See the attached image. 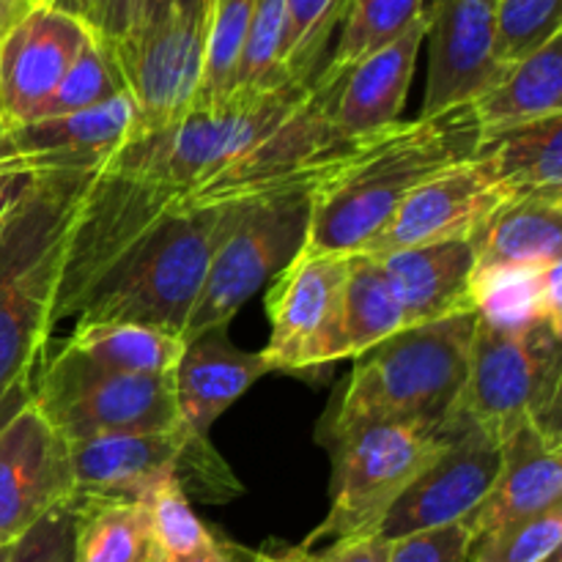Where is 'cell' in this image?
<instances>
[{
    "instance_id": "6da1fadb",
    "label": "cell",
    "mask_w": 562,
    "mask_h": 562,
    "mask_svg": "<svg viewBox=\"0 0 562 562\" xmlns=\"http://www.w3.org/2000/svg\"><path fill=\"white\" fill-rule=\"evenodd\" d=\"M477 148L481 132L470 104L387 126L313 187L302 252H360L417 187Z\"/></svg>"
},
{
    "instance_id": "7a4b0ae2",
    "label": "cell",
    "mask_w": 562,
    "mask_h": 562,
    "mask_svg": "<svg viewBox=\"0 0 562 562\" xmlns=\"http://www.w3.org/2000/svg\"><path fill=\"white\" fill-rule=\"evenodd\" d=\"M97 173L36 176L0 225V406L31 393L47 355L69 231Z\"/></svg>"
},
{
    "instance_id": "3957f363",
    "label": "cell",
    "mask_w": 562,
    "mask_h": 562,
    "mask_svg": "<svg viewBox=\"0 0 562 562\" xmlns=\"http://www.w3.org/2000/svg\"><path fill=\"white\" fill-rule=\"evenodd\" d=\"M475 311L395 333L355 357L327 437L333 442L368 426L409 423L442 428L459 406L470 373Z\"/></svg>"
},
{
    "instance_id": "277c9868",
    "label": "cell",
    "mask_w": 562,
    "mask_h": 562,
    "mask_svg": "<svg viewBox=\"0 0 562 562\" xmlns=\"http://www.w3.org/2000/svg\"><path fill=\"white\" fill-rule=\"evenodd\" d=\"M245 203L176 209L168 214L93 291L77 324H146L181 338L209 261Z\"/></svg>"
},
{
    "instance_id": "5b68a950",
    "label": "cell",
    "mask_w": 562,
    "mask_h": 562,
    "mask_svg": "<svg viewBox=\"0 0 562 562\" xmlns=\"http://www.w3.org/2000/svg\"><path fill=\"white\" fill-rule=\"evenodd\" d=\"M346 71L324 64L322 75L300 104L241 157L181 198V209L245 203L313 190L349 162L371 137L349 140L335 126V102ZM379 135V132H376Z\"/></svg>"
},
{
    "instance_id": "8992f818",
    "label": "cell",
    "mask_w": 562,
    "mask_h": 562,
    "mask_svg": "<svg viewBox=\"0 0 562 562\" xmlns=\"http://www.w3.org/2000/svg\"><path fill=\"white\" fill-rule=\"evenodd\" d=\"M311 86L289 82L272 91H234L214 108H192L168 130L130 137L102 168L157 181L184 198L272 132Z\"/></svg>"
},
{
    "instance_id": "52a82bcc",
    "label": "cell",
    "mask_w": 562,
    "mask_h": 562,
    "mask_svg": "<svg viewBox=\"0 0 562 562\" xmlns=\"http://www.w3.org/2000/svg\"><path fill=\"white\" fill-rule=\"evenodd\" d=\"M562 333L538 322L508 333L477 318L470 373L453 415H464L503 442L521 423L560 439Z\"/></svg>"
},
{
    "instance_id": "ba28073f",
    "label": "cell",
    "mask_w": 562,
    "mask_h": 562,
    "mask_svg": "<svg viewBox=\"0 0 562 562\" xmlns=\"http://www.w3.org/2000/svg\"><path fill=\"white\" fill-rule=\"evenodd\" d=\"M31 404L66 442L187 428L176 406L173 373L135 376L110 371L66 344L33 376Z\"/></svg>"
},
{
    "instance_id": "9c48e42d",
    "label": "cell",
    "mask_w": 562,
    "mask_h": 562,
    "mask_svg": "<svg viewBox=\"0 0 562 562\" xmlns=\"http://www.w3.org/2000/svg\"><path fill=\"white\" fill-rule=\"evenodd\" d=\"M176 209H181L179 192L99 168L71 223L53 322L80 316L93 291Z\"/></svg>"
},
{
    "instance_id": "30bf717a",
    "label": "cell",
    "mask_w": 562,
    "mask_h": 562,
    "mask_svg": "<svg viewBox=\"0 0 562 562\" xmlns=\"http://www.w3.org/2000/svg\"><path fill=\"white\" fill-rule=\"evenodd\" d=\"M448 434L450 426L387 423L360 428L333 442V505L327 519L300 547L311 552L316 543L376 532L395 499L437 459Z\"/></svg>"
},
{
    "instance_id": "8fae6325",
    "label": "cell",
    "mask_w": 562,
    "mask_h": 562,
    "mask_svg": "<svg viewBox=\"0 0 562 562\" xmlns=\"http://www.w3.org/2000/svg\"><path fill=\"white\" fill-rule=\"evenodd\" d=\"M311 195L313 190H294L245 203L209 261L201 294L181 333L184 344L225 327L263 283L300 256L311 225Z\"/></svg>"
},
{
    "instance_id": "7c38bea8",
    "label": "cell",
    "mask_w": 562,
    "mask_h": 562,
    "mask_svg": "<svg viewBox=\"0 0 562 562\" xmlns=\"http://www.w3.org/2000/svg\"><path fill=\"white\" fill-rule=\"evenodd\" d=\"M351 252H300L267 294L269 371H313L344 360V296Z\"/></svg>"
},
{
    "instance_id": "4fadbf2b",
    "label": "cell",
    "mask_w": 562,
    "mask_h": 562,
    "mask_svg": "<svg viewBox=\"0 0 562 562\" xmlns=\"http://www.w3.org/2000/svg\"><path fill=\"white\" fill-rule=\"evenodd\" d=\"M450 434L437 459L412 481L379 525L384 541L464 525L486 499L499 470V439L464 415L448 420Z\"/></svg>"
},
{
    "instance_id": "5bb4252c",
    "label": "cell",
    "mask_w": 562,
    "mask_h": 562,
    "mask_svg": "<svg viewBox=\"0 0 562 562\" xmlns=\"http://www.w3.org/2000/svg\"><path fill=\"white\" fill-rule=\"evenodd\" d=\"M206 22L170 14L154 27L110 44L135 104V135H154L179 124L192 110L203 75Z\"/></svg>"
},
{
    "instance_id": "9a60e30c",
    "label": "cell",
    "mask_w": 562,
    "mask_h": 562,
    "mask_svg": "<svg viewBox=\"0 0 562 562\" xmlns=\"http://www.w3.org/2000/svg\"><path fill=\"white\" fill-rule=\"evenodd\" d=\"M75 497L69 442L27 398L0 415V547Z\"/></svg>"
},
{
    "instance_id": "2e32d148",
    "label": "cell",
    "mask_w": 562,
    "mask_h": 562,
    "mask_svg": "<svg viewBox=\"0 0 562 562\" xmlns=\"http://www.w3.org/2000/svg\"><path fill=\"white\" fill-rule=\"evenodd\" d=\"M510 195L516 192L499 184L492 157L477 148L470 159L417 187L360 252L390 256L409 247L470 239L477 225Z\"/></svg>"
},
{
    "instance_id": "e0dca14e",
    "label": "cell",
    "mask_w": 562,
    "mask_h": 562,
    "mask_svg": "<svg viewBox=\"0 0 562 562\" xmlns=\"http://www.w3.org/2000/svg\"><path fill=\"white\" fill-rule=\"evenodd\" d=\"M494 5L497 0H431L423 9L431 53L420 115L472 104L508 71L494 49Z\"/></svg>"
},
{
    "instance_id": "ac0fdd59",
    "label": "cell",
    "mask_w": 562,
    "mask_h": 562,
    "mask_svg": "<svg viewBox=\"0 0 562 562\" xmlns=\"http://www.w3.org/2000/svg\"><path fill=\"white\" fill-rule=\"evenodd\" d=\"M93 31L53 5H31L0 36V130L33 121Z\"/></svg>"
},
{
    "instance_id": "d6986e66",
    "label": "cell",
    "mask_w": 562,
    "mask_h": 562,
    "mask_svg": "<svg viewBox=\"0 0 562 562\" xmlns=\"http://www.w3.org/2000/svg\"><path fill=\"white\" fill-rule=\"evenodd\" d=\"M135 135L130 93L82 113L36 119L0 130V168L20 173H75L97 170Z\"/></svg>"
},
{
    "instance_id": "ffe728a7",
    "label": "cell",
    "mask_w": 562,
    "mask_h": 562,
    "mask_svg": "<svg viewBox=\"0 0 562 562\" xmlns=\"http://www.w3.org/2000/svg\"><path fill=\"white\" fill-rule=\"evenodd\" d=\"M206 442L187 428L176 431H132L69 442L75 494L135 499L165 472H179L190 453Z\"/></svg>"
},
{
    "instance_id": "44dd1931",
    "label": "cell",
    "mask_w": 562,
    "mask_h": 562,
    "mask_svg": "<svg viewBox=\"0 0 562 562\" xmlns=\"http://www.w3.org/2000/svg\"><path fill=\"white\" fill-rule=\"evenodd\" d=\"M499 470L486 499L464 521L472 541L508 521L562 505V442L536 423H521L499 442Z\"/></svg>"
},
{
    "instance_id": "7402d4cb",
    "label": "cell",
    "mask_w": 562,
    "mask_h": 562,
    "mask_svg": "<svg viewBox=\"0 0 562 562\" xmlns=\"http://www.w3.org/2000/svg\"><path fill=\"white\" fill-rule=\"evenodd\" d=\"M267 373L272 371L263 355L236 349L225 327L187 340L173 371L176 406L187 431L206 437L212 423Z\"/></svg>"
},
{
    "instance_id": "603a6c76",
    "label": "cell",
    "mask_w": 562,
    "mask_h": 562,
    "mask_svg": "<svg viewBox=\"0 0 562 562\" xmlns=\"http://www.w3.org/2000/svg\"><path fill=\"white\" fill-rule=\"evenodd\" d=\"M423 42L426 14L404 36L346 71L344 88L335 102V126L344 137L362 140L398 124Z\"/></svg>"
},
{
    "instance_id": "cb8c5ba5",
    "label": "cell",
    "mask_w": 562,
    "mask_h": 562,
    "mask_svg": "<svg viewBox=\"0 0 562 562\" xmlns=\"http://www.w3.org/2000/svg\"><path fill=\"white\" fill-rule=\"evenodd\" d=\"M373 258L382 263L409 327L472 311L470 285L475 252L470 239L409 247Z\"/></svg>"
},
{
    "instance_id": "d4e9b609",
    "label": "cell",
    "mask_w": 562,
    "mask_h": 562,
    "mask_svg": "<svg viewBox=\"0 0 562 562\" xmlns=\"http://www.w3.org/2000/svg\"><path fill=\"white\" fill-rule=\"evenodd\" d=\"M475 272L547 269L562 261V190L516 192L470 236Z\"/></svg>"
},
{
    "instance_id": "484cf974",
    "label": "cell",
    "mask_w": 562,
    "mask_h": 562,
    "mask_svg": "<svg viewBox=\"0 0 562 562\" xmlns=\"http://www.w3.org/2000/svg\"><path fill=\"white\" fill-rule=\"evenodd\" d=\"M481 143L519 126L562 115V33L508 66L497 86L470 104Z\"/></svg>"
},
{
    "instance_id": "4316f807",
    "label": "cell",
    "mask_w": 562,
    "mask_h": 562,
    "mask_svg": "<svg viewBox=\"0 0 562 562\" xmlns=\"http://www.w3.org/2000/svg\"><path fill=\"white\" fill-rule=\"evenodd\" d=\"M472 311L494 329H519L543 322L562 333V261L547 269H486L472 272Z\"/></svg>"
},
{
    "instance_id": "83f0119b",
    "label": "cell",
    "mask_w": 562,
    "mask_h": 562,
    "mask_svg": "<svg viewBox=\"0 0 562 562\" xmlns=\"http://www.w3.org/2000/svg\"><path fill=\"white\" fill-rule=\"evenodd\" d=\"M75 562H162L143 510L126 497H71Z\"/></svg>"
},
{
    "instance_id": "f1b7e54d",
    "label": "cell",
    "mask_w": 562,
    "mask_h": 562,
    "mask_svg": "<svg viewBox=\"0 0 562 562\" xmlns=\"http://www.w3.org/2000/svg\"><path fill=\"white\" fill-rule=\"evenodd\" d=\"M66 346L97 366L135 376H168L176 371L184 340L146 324H77Z\"/></svg>"
},
{
    "instance_id": "f546056e",
    "label": "cell",
    "mask_w": 562,
    "mask_h": 562,
    "mask_svg": "<svg viewBox=\"0 0 562 562\" xmlns=\"http://www.w3.org/2000/svg\"><path fill=\"white\" fill-rule=\"evenodd\" d=\"M401 329H409V324L382 263L366 252H351L344 296V357L362 355Z\"/></svg>"
},
{
    "instance_id": "4dcf8cb0",
    "label": "cell",
    "mask_w": 562,
    "mask_h": 562,
    "mask_svg": "<svg viewBox=\"0 0 562 562\" xmlns=\"http://www.w3.org/2000/svg\"><path fill=\"white\" fill-rule=\"evenodd\" d=\"M508 192L562 190V115L519 126L481 143Z\"/></svg>"
},
{
    "instance_id": "1f68e13d",
    "label": "cell",
    "mask_w": 562,
    "mask_h": 562,
    "mask_svg": "<svg viewBox=\"0 0 562 562\" xmlns=\"http://www.w3.org/2000/svg\"><path fill=\"white\" fill-rule=\"evenodd\" d=\"M140 505L143 519L154 538L162 562L187 558L192 552H201L214 541L217 532L209 530L198 514L192 510L190 497L179 481V472H165L154 483H148L135 497Z\"/></svg>"
},
{
    "instance_id": "d6a6232c",
    "label": "cell",
    "mask_w": 562,
    "mask_h": 562,
    "mask_svg": "<svg viewBox=\"0 0 562 562\" xmlns=\"http://www.w3.org/2000/svg\"><path fill=\"white\" fill-rule=\"evenodd\" d=\"M349 0H285L283 44H280V69L291 82L311 86L324 69V53L344 25Z\"/></svg>"
},
{
    "instance_id": "836d02e7",
    "label": "cell",
    "mask_w": 562,
    "mask_h": 562,
    "mask_svg": "<svg viewBox=\"0 0 562 562\" xmlns=\"http://www.w3.org/2000/svg\"><path fill=\"white\" fill-rule=\"evenodd\" d=\"M256 0H212L203 38V75L192 108H214L234 93L236 66L245 47Z\"/></svg>"
},
{
    "instance_id": "e575fe53",
    "label": "cell",
    "mask_w": 562,
    "mask_h": 562,
    "mask_svg": "<svg viewBox=\"0 0 562 562\" xmlns=\"http://www.w3.org/2000/svg\"><path fill=\"white\" fill-rule=\"evenodd\" d=\"M423 9L426 0H349L338 47L327 64L351 69L362 58L404 36L420 20Z\"/></svg>"
},
{
    "instance_id": "d590c367",
    "label": "cell",
    "mask_w": 562,
    "mask_h": 562,
    "mask_svg": "<svg viewBox=\"0 0 562 562\" xmlns=\"http://www.w3.org/2000/svg\"><path fill=\"white\" fill-rule=\"evenodd\" d=\"M121 93H126V86L124 77H121L119 71V64H115L113 58V49H110V44L104 42V38H99L97 33H93L91 42L82 47V53L77 55L71 69L66 71L60 86L55 88L53 97L38 108L33 121L82 113V110L99 108V104L110 102V99L121 97Z\"/></svg>"
},
{
    "instance_id": "8d00e7d4",
    "label": "cell",
    "mask_w": 562,
    "mask_h": 562,
    "mask_svg": "<svg viewBox=\"0 0 562 562\" xmlns=\"http://www.w3.org/2000/svg\"><path fill=\"white\" fill-rule=\"evenodd\" d=\"M285 0H256L247 22L245 47L236 66L234 91H272L289 86L280 69V44H283Z\"/></svg>"
},
{
    "instance_id": "74e56055",
    "label": "cell",
    "mask_w": 562,
    "mask_h": 562,
    "mask_svg": "<svg viewBox=\"0 0 562 562\" xmlns=\"http://www.w3.org/2000/svg\"><path fill=\"white\" fill-rule=\"evenodd\" d=\"M562 505L475 538L467 562H543L560 552Z\"/></svg>"
},
{
    "instance_id": "f35d334b",
    "label": "cell",
    "mask_w": 562,
    "mask_h": 562,
    "mask_svg": "<svg viewBox=\"0 0 562 562\" xmlns=\"http://www.w3.org/2000/svg\"><path fill=\"white\" fill-rule=\"evenodd\" d=\"M560 33V0H497L494 5V49L505 69Z\"/></svg>"
},
{
    "instance_id": "ab89813d",
    "label": "cell",
    "mask_w": 562,
    "mask_h": 562,
    "mask_svg": "<svg viewBox=\"0 0 562 562\" xmlns=\"http://www.w3.org/2000/svg\"><path fill=\"white\" fill-rule=\"evenodd\" d=\"M75 514L71 499L49 510L25 536L11 543L9 562H75Z\"/></svg>"
},
{
    "instance_id": "60d3db41",
    "label": "cell",
    "mask_w": 562,
    "mask_h": 562,
    "mask_svg": "<svg viewBox=\"0 0 562 562\" xmlns=\"http://www.w3.org/2000/svg\"><path fill=\"white\" fill-rule=\"evenodd\" d=\"M470 547V530L464 525H450L393 541L390 562H467Z\"/></svg>"
},
{
    "instance_id": "b9f144b4",
    "label": "cell",
    "mask_w": 562,
    "mask_h": 562,
    "mask_svg": "<svg viewBox=\"0 0 562 562\" xmlns=\"http://www.w3.org/2000/svg\"><path fill=\"white\" fill-rule=\"evenodd\" d=\"M390 547L393 541H384L379 532H368V536L340 538L307 554H311V562H390Z\"/></svg>"
},
{
    "instance_id": "7bdbcfd3",
    "label": "cell",
    "mask_w": 562,
    "mask_h": 562,
    "mask_svg": "<svg viewBox=\"0 0 562 562\" xmlns=\"http://www.w3.org/2000/svg\"><path fill=\"white\" fill-rule=\"evenodd\" d=\"M137 5H140V0H99L93 33L108 44L126 38L135 31Z\"/></svg>"
},
{
    "instance_id": "ee69618b",
    "label": "cell",
    "mask_w": 562,
    "mask_h": 562,
    "mask_svg": "<svg viewBox=\"0 0 562 562\" xmlns=\"http://www.w3.org/2000/svg\"><path fill=\"white\" fill-rule=\"evenodd\" d=\"M256 558L258 552H252V549L239 547V543L228 541L223 536H214V541L206 549H201V552H192L187 558L168 562H256Z\"/></svg>"
},
{
    "instance_id": "f6af8a7d",
    "label": "cell",
    "mask_w": 562,
    "mask_h": 562,
    "mask_svg": "<svg viewBox=\"0 0 562 562\" xmlns=\"http://www.w3.org/2000/svg\"><path fill=\"white\" fill-rule=\"evenodd\" d=\"M33 181H36V176L0 168V225H3V220L9 217V212L16 206V201L25 195L27 187H31Z\"/></svg>"
},
{
    "instance_id": "bcb514c9",
    "label": "cell",
    "mask_w": 562,
    "mask_h": 562,
    "mask_svg": "<svg viewBox=\"0 0 562 562\" xmlns=\"http://www.w3.org/2000/svg\"><path fill=\"white\" fill-rule=\"evenodd\" d=\"M173 3L176 0H140L137 5V22H135V31H143V27H154L159 22L168 20L173 14ZM132 31V33H135Z\"/></svg>"
},
{
    "instance_id": "7dc6e473",
    "label": "cell",
    "mask_w": 562,
    "mask_h": 562,
    "mask_svg": "<svg viewBox=\"0 0 562 562\" xmlns=\"http://www.w3.org/2000/svg\"><path fill=\"white\" fill-rule=\"evenodd\" d=\"M49 5L58 11H64V14L77 16V20L86 22V25L93 31V20H97L99 0H53Z\"/></svg>"
},
{
    "instance_id": "c3c4849f",
    "label": "cell",
    "mask_w": 562,
    "mask_h": 562,
    "mask_svg": "<svg viewBox=\"0 0 562 562\" xmlns=\"http://www.w3.org/2000/svg\"><path fill=\"white\" fill-rule=\"evenodd\" d=\"M256 562H311V554L302 547H285V549H263L258 552Z\"/></svg>"
},
{
    "instance_id": "681fc988",
    "label": "cell",
    "mask_w": 562,
    "mask_h": 562,
    "mask_svg": "<svg viewBox=\"0 0 562 562\" xmlns=\"http://www.w3.org/2000/svg\"><path fill=\"white\" fill-rule=\"evenodd\" d=\"M27 9H31V5H27L25 0H0V36H3Z\"/></svg>"
},
{
    "instance_id": "f907efd6",
    "label": "cell",
    "mask_w": 562,
    "mask_h": 562,
    "mask_svg": "<svg viewBox=\"0 0 562 562\" xmlns=\"http://www.w3.org/2000/svg\"><path fill=\"white\" fill-rule=\"evenodd\" d=\"M209 9H212V0H176L173 11L181 16H190V20L206 22Z\"/></svg>"
},
{
    "instance_id": "816d5d0a",
    "label": "cell",
    "mask_w": 562,
    "mask_h": 562,
    "mask_svg": "<svg viewBox=\"0 0 562 562\" xmlns=\"http://www.w3.org/2000/svg\"><path fill=\"white\" fill-rule=\"evenodd\" d=\"M27 395H31V393H16V395H11V398H9V401H5V404H3V406H0V415H3V412H5V409H9V406H11V404H14V401H20V398H27Z\"/></svg>"
},
{
    "instance_id": "f5cc1de1",
    "label": "cell",
    "mask_w": 562,
    "mask_h": 562,
    "mask_svg": "<svg viewBox=\"0 0 562 562\" xmlns=\"http://www.w3.org/2000/svg\"><path fill=\"white\" fill-rule=\"evenodd\" d=\"M9 552L11 547H0V562H9Z\"/></svg>"
},
{
    "instance_id": "db71d44e",
    "label": "cell",
    "mask_w": 562,
    "mask_h": 562,
    "mask_svg": "<svg viewBox=\"0 0 562 562\" xmlns=\"http://www.w3.org/2000/svg\"><path fill=\"white\" fill-rule=\"evenodd\" d=\"M25 3L27 5H49V3H53V0H25Z\"/></svg>"
},
{
    "instance_id": "11a10c76",
    "label": "cell",
    "mask_w": 562,
    "mask_h": 562,
    "mask_svg": "<svg viewBox=\"0 0 562 562\" xmlns=\"http://www.w3.org/2000/svg\"><path fill=\"white\" fill-rule=\"evenodd\" d=\"M543 562H562V552H554L552 558H549V560H543Z\"/></svg>"
}]
</instances>
